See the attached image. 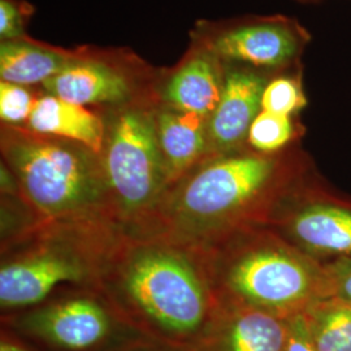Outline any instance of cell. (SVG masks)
Returning a JSON list of instances; mask_svg holds the SVG:
<instances>
[{
  "label": "cell",
  "mask_w": 351,
  "mask_h": 351,
  "mask_svg": "<svg viewBox=\"0 0 351 351\" xmlns=\"http://www.w3.org/2000/svg\"><path fill=\"white\" fill-rule=\"evenodd\" d=\"M316 171L297 145L278 154L245 147L215 156L190 176L168 213L180 234L219 242L249 226H264L277 206Z\"/></svg>",
  "instance_id": "1"
},
{
  "label": "cell",
  "mask_w": 351,
  "mask_h": 351,
  "mask_svg": "<svg viewBox=\"0 0 351 351\" xmlns=\"http://www.w3.org/2000/svg\"><path fill=\"white\" fill-rule=\"evenodd\" d=\"M216 297L290 319L326 298V268L267 226H249L217 242Z\"/></svg>",
  "instance_id": "2"
},
{
  "label": "cell",
  "mask_w": 351,
  "mask_h": 351,
  "mask_svg": "<svg viewBox=\"0 0 351 351\" xmlns=\"http://www.w3.org/2000/svg\"><path fill=\"white\" fill-rule=\"evenodd\" d=\"M130 323L150 339L188 350L208 326L217 297L181 252L143 246L123 265Z\"/></svg>",
  "instance_id": "3"
},
{
  "label": "cell",
  "mask_w": 351,
  "mask_h": 351,
  "mask_svg": "<svg viewBox=\"0 0 351 351\" xmlns=\"http://www.w3.org/2000/svg\"><path fill=\"white\" fill-rule=\"evenodd\" d=\"M1 150L26 199L47 219L86 216L110 199L103 163L78 143L10 129Z\"/></svg>",
  "instance_id": "4"
},
{
  "label": "cell",
  "mask_w": 351,
  "mask_h": 351,
  "mask_svg": "<svg viewBox=\"0 0 351 351\" xmlns=\"http://www.w3.org/2000/svg\"><path fill=\"white\" fill-rule=\"evenodd\" d=\"M104 145L101 163L110 197L120 213L132 217L154 208L171 180L155 114L141 108L123 111Z\"/></svg>",
  "instance_id": "5"
},
{
  "label": "cell",
  "mask_w": 351,
  "mask_h": 351,
  "mask_svg": "<svg viewBox=\"0 0 351 351\" xmlns=\"http://www.w3.org/2000/svg\"><path fill=\"white\" fill-rule=\"evenodd\" d=\"M264 226L319 263L351 256V198L330 188L317 169L289 193Z\"/></svg>",
  "instance_id": "6"
},
{
  "label": "cell",
  "mask_w": 351,
  "mask_h": 351,
  "mask_svg": "<svg viewBox=\"0 0 351 351\" xmlns=\"http://www.w3.org/2000/svg\"><path fill=\"white\" fill-rule=\"evenodd\" d=\"M8 324L53 351H124L158 342L88 298L43 306L13 316Z\"/></svg>",
  "instance_id": "7"
},
{
  "label": "cell",
  "mask_w": 351,
  "mask_h": 351,
  "mask_svg": "<svg viewBox=\"0 0 351 351\" xmlns=\"http://www.w3.org/2000/svg\"><path fill=\"white\" fill-rule=\"evenodd\" d=\"M310 39V33L298 21L277 16L224 29L210 39L207 50L221 62L287 69L298 64Z\"/></svg>",
  "instance_id": "8"
},
{
  "label": "cell",
  "mask_w": 351,
  "mask_h": 351,
  "mask_svg": "<svg viewBox=\"0 0 351 351\" xmlns=\"http://www.w3.org/2000/svg\"><path fill=\"white\" fill-rule=\"evenodd\" d=\"M88 267L75 254L45 249L27 254L0 269V303L4 310L36 306L62 282H78L88 276Z\"/></svg>",
  "instance_id": "9"
},
{
  "label": "cell",
  "mask_w": 351,
  "mask_h": 351,
  "mask_svg": "<svg viewBox=\"0 0 351 351\" xmlns=\"http://www.w3.org/2000/svg\"><path fill=\"white\" fill-rule=\"evenodd\" d=\"M288 320L217 298L213 317L188 351H284Z\"/></svg>",
  "instance_id": "10"
},
{
  "label": "cell",
  "mask_w": 351,
  "mask_h": 351,
  "mask_svg": "<svg viewBox=\"0 0 351 351\" xmlns=\"http://www.w3.org/2000/svg\"><path fill=\"white\" fill-rule=\"evenodd\" d=\"M267 82L251 69L228 71L221 98L208 120V154L213 158L245 149L251 124L262 111Z\"/></svg>",
  "instance_id": "11"
},
{
  "label": "cell",
  "mask_w": 351,
  "mask_h": 351,
  "mask_svg": "<svg viewBox=\"0 0 351 351\" xmlns=\"http://www.w3.org/2000/svg\"><path fill=\"white\" fill-rule=\"evenodd\" d=\"M220 62L207 49L191 58L169 80L164 91L165 99L176 110L210 119L220 101L226 81Z\"/></svg>",
  "instance_id": "12"
},
{
  "label": "cell",
  "mask_w": 351,
  "mask_h": 351,
  "mask_svg": "<svg viewBox=\"0 0 351 351\" xmlns=\"http://www.w3.org/2000/svg\"><path fill=\"white\" fill-rule=\"evenodd\" d=\"M27 123L34 133L75 142L97 155L104 149L106 137L101 119L84 106L51 94L36 101Z\"/></svg>",
  "instance_id": "13"
},
{
  "label": "cell",
  "mask_w": 351,
  "mask_h": 351,
  "mask_svg": "<svg viewBox=\"0 0 351 351\" xmlns=\"http://www.w3.org/2000/svg\"><path fill=\"white\" fill-rule=\"evenodd\" d=\"M49 94L78 106L114 103L128 98L125 77L107 64L75 60L43 84Z\"/></svg>",
  "instance_id": "14"
},
{
  "label": "cell",
  "mask_w": 351,
  "mask_h": 351,
  "mask_svg": "<svg viewBox=\"0 0 351 351\" xmlns=\"http://www.w3.org/2000/svg\"><path fill=\"white\" fill-rule=\"evenodd\" d=\"M208 120L197 113L164 110L155 114L159 145L171 178L208 154Z\"/></svg>",
  "instance_id": "15"
},
{
  "label": "cell",
  "mask_w": 351,
  "mask_h": 351,
  "mask_svg": "<svg viewBox=\"0 0 351 351\" xmlns=\"http://www.w3.org/2000/svg\"><path fill=\"white\" fill-rule=\"evenodd\" d=\"M73 59L62 52L49 50L24 40H3L0 45L1 81L16 85L45 84Z\"/></svg>",
  "instance_id": "16"
},
{
  "label": "cell",
  "mask_w": 351,
  "mask_h": 351,
  "mask_svg": "<svg viewBox=\"0 0 351 351\" xmlns=\"http://www.w3.org/2000/svg\"><path fill=\"white\" fill-rule=\"evenodd\" d=\"M316 351H351V306L319 300L300 314Z\"/></svg>",
  "instance_id": "17"
},
{
  "label": "cell",
  "mask_w": 351,
  "mask_h": 351,
  "mask_svg": "<svg viewBox=\"0 0 351 351\" xmlns=\"http://www.w3.org/2000/svg\"><path fill=\"white\" fill-rule=\"evenodd\" d=\"M301 134L293 116L261 111L251 124L247 145L262 154H278L295 146Z\"/></svg>",
  "instance_id": "18"
},
{
  "label": "cell",
  "mask_w": 351,
  "mask_h": 351,
  "mask_svg": "<svg viewBox=\"0 0 351 351\" xmlns=\"http://www.w3.org/2000/svg\"><path fill=\"white\" fill-rule=\"evenodd\" d=\"M308 104L298 75H281L268 80L262 94V111L295 117Z\"/></svg>",
  "instance_id": "19"
},
{
  "label": "cell",
  "mask_w": 351,
  "mask_h": 351,
  "mask_svg": "<svg viewBox=\"0 0 351 351\" xmlns=\"http://www.w3.org/2000/svg\"><path fill=\"white\" fill-rule=\"evenodd\" d=\"M36 101L24 86L0 82V117L7 124H20L29 120Z\"/></svg>",
  "instance_id": "20"
},
{
  "label": "cell",
  "mask_w": 351,
  "mask_h": 351,
  "mask_svg": "<svg viewBox=\"0 0 351 351\" xmlns=\"http://www.w3.org/2000/svg\"><path fill=\"white\" fill-rule=\"evenodd\" d=\"M326 298L351 306V256L324 264Z\"/></svg>",
  "instance_id": "21"
},
{
  "label": "cell",
  "mask_w": 351,
  "mask_h": 351,
  "mask_svg": "<svg viewBox=\"0 0 351 351\" xmlns=\"http://www.w3.org/2000/svg\"><path fill=\"white\" fill-rule=\"evenodd\" d=\"M23 36V17L11 0H0V37L1 40H16Z\"/></svg>",
  "instance_id": "22"
},
{
  "label": "cell",
  "mask_w": 351,
  "mask_h": 351,
  "mask_svg": "<svg viewBox=\"0 0 351 351\" xmlns=\"http://www.w3.org/2000/svg\"><path fill=\"white\" fill-rule=\"evenodd\" d=\"M288 339L284 351H316L306 335L301 316L288 319Z\"/></svg>",
  "instance_id": "23"
},
{
  "label": "cell",
  "mask_w": 351,
  "mask_h": 351,
  "mask_svg": "<svg viewBox=\"0 0 351 351\" xmlns=\"http://www.w3.org/2000/svg\"><path fill=\"white\" fill-rule=\"evenodd\" d=\"M124 351H188L184 348H178V346H173V345H168V343H162V342H154V343H149V345H142V346H137L133 349H128Z\"/></svg>",
  "instance_id": "24"
},
{
  "label": "cell",
  "mask_w": 351,
  "mask_h": 351,
  "mask_svg": "<svg viewBox=\"0 0 351 351\" xmlns=\"http://www.w3.org/2000/svg\"><path fill=\"white\" fill-rule=\"evenodd\" d=\"M0 351H32L27 349L25 345L17 342L16 339H8V337H3L0 342Z\"/></svg>",
  "instance_id": "25"
},
{
  "label": "cell",
  "mask_w": 351,
  "mask_h": 351,
  "mask_svg": "<svg viewBox=\"0 0 351 351\" xmlns=\"http://www.w3.org/2000/svg\"><path fill=\"white\" fill-rule=\"evenodd\" d=\"M304 1H314V0H304Z\"/></svg>",
  "instance_id": "26"
}]
</instances>
